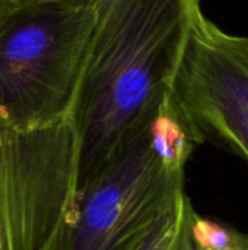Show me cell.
<instances>
[{"instance_id":"52a82bcc","label":"cell","mask_w":248,"mask_h":250,"mask_svg":"<svg viewBox=\"0 0 248 250\" xmlns=\"http://www.w3.org/2000/svg\"><path fill=\"white\" fill-rule=\"evenodd\" d=\"M193 236L196 250H248V234L200 215L196 217Z\"/></svg>"},{"instance_id":"3957f363","label":"cell","mask_w":248,"mask_h":250,"mask_svg":"<svg viewBox=\"0 0 248 250\" xmlns=\"http://www.w3.org/2000/svg\"><path fill=\"white\" fill-rule=\"evenodd\" d=\"M152 114L92 179L75 189L48 250H134L186 193V168L167 161L152 142Z\"/></svg>"},{"instance_id":"9c48e42d","label":"cell","mask_w":248,"mask_h":250,"mask_svg":"<svg viewBox=\"0 0 248 250\" xmlns=\"http://www.w3.org/2000/svg\"><path fill=\"white\" fill-rule=\"evenodd\" d=\"M15 9V4L9 0H0V28L4 22V19L7 18V15Z\"/></svg>"},{"instance_id":"ba28073f","label":"cell","mask_w":248,"mask_h":250,"mask_svg":"<svg viewBox=\"0 0 248 250\" xmlns=\"http://www.w3.org/2000/svg\"><path fill=\"white\" fill-rule=\"evenodd\" d=\"M15 6H29V4H45V3H64V1H92V0H9Z\"/></svg>"},{"instance_id":"8992f818","label":"cell","mask_w":248,"mask_h":250,"mask_svg":"<svg viewBox=\"0 0 248 250\" xmlns=\"http://www.w3.org/2000/svg\"><path fill=\"white\" fill-rule=\"evenodd\" d=\"M197 215L189 196L183 193L134 250H196L193 227Z\"/></svg>"},{"instance_id":"6da1fadb","label":"cell","mask_w":248,"mask_h":250,"mask_svg":"<svg viewBox=\"0 0 248 250\" xmlns=\"http://www.w3.org/2000/svg\"><path fill=\"white\" fill-rule=\"evenodd\" d=\"M202 0H99L70 111L76 188L92 179L172 89Z\"/></svg>"},{"instance_id":"7a4b0ae2","label":"cell","mask_w":248,"mask_h":250,"mask_svg":"<svg viewBox=\"0 0 248 250\" xmlns=\"http://www.w3.org/2000/svg\"><path fill=\"white\" fill-rule=\"evenodd\" d=\"M98 1L15 6L0 28V123L37 129L70 116Z\"/></svg>"},{"instance_id":"277c9868","label":"cell","mask_w":248,"mask_h":250,"mask_svg":"<svg viewBox=\"0 0 248 250\" xmlns=\"http://www.w3.org/2000/svg\"><path fill=\"white\" fill-rule=\"evenodd\" d=\"M70 116L37 129L0 123V250H48L76 189Z\"/></svg>"},{"instance_id":"5b68a950","label":"cell","mask_w":248,"mask_h":250,"mask_svg":"<svg viewBox=\"0 0 248 250\" xmlns=\"http://www.w3.org/2000/svg\"><path fill=\"white\" fill-rule=\"evenodd\" d=\"M172 89L205 139L248 163V37L200 13Z\"/></svg>"}]
</instances>
